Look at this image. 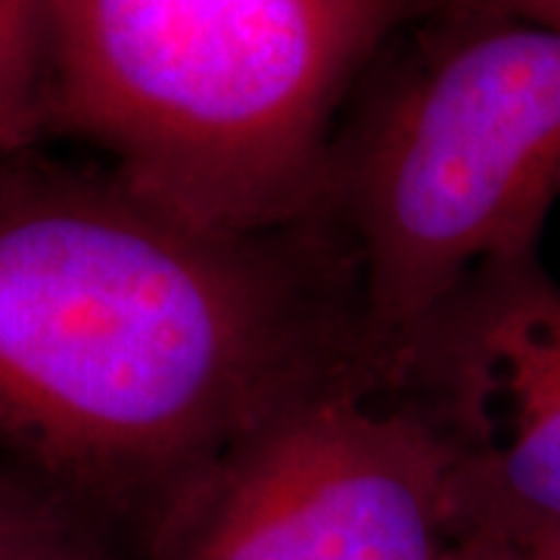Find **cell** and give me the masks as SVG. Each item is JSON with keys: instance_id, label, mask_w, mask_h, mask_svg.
<instances>
[{"instance_id": "2", "label": "cell", "mask_w": 560, "mask_h": 560, "mask_svg": "<svg viewBox=\"0 0 560 560\" xmlns=\"http://www.w3.org/2000/svg\"><path fill=\"white\" fill-rule=\"evenodd\" d=\"M436 0H50L47 135L184 219L320 224L327 150L383 47Z\"/></svg>"}, {"instance_id": "11", "label": "cell", "mask_w": 560, "mask_h": 560, "mask_svg": "<svg viewBox=\"0 0 560 560\" xmlns=\"http://www.w3.org/2000/svg\"><path fill=\"white\" fill-rule=\"evenodd\" d=\"M526 560H560V539L545 541L539 548L526 551Z\"/></svg>"}, {"instance_id": "3", "label": "cell", "mask_w": 560, "mask_h": 560, "mask_svg": "<svg viewBox=\"0 0 560 560\" xmlns=\"http://www.w3.org/2000/svg\"><path fill=\"white\" fill-rule=\"evenodd\" d=\"M560 197V28L436 7L383 47L327 150L320 224L359 283V371L477 271L536 253Z\"/></svg>"}, {"instance_id": "1", "label": "cell", "mask_w": 560, "mask_h": 560, "mask_svg": "<svg viewBox=\"0 0 560 560\" xmlns=\"http://www.w3.org/2000/svg\"><path fill=\"white\" fill-rule=\"evenodd\" d=\"M359 371L327 224L231 234L106 165L0 160V464L140 536L256 423Z\"/></svg>"}, {"instance_id": "5", "label": "cell", "mask_w": 560, "mask_h": 560, "mask_svg": "<svg viewBox=\"0 0 560 560\" xmlns=\"http://www.w3.org/2000/svg\"><path fill=\"white\" fill-rule=\"evenodd\" d=\"M377 386L433 427L455 464L464 539H560V283L536 253L464 280Z\"/></svg>"}, {"instance_id": "7", "label": "cell", "mask_w": 560, "mask_h": 560, "mask_svg": "<svg viewBox=\"0 0 560 560\" xmlns=\"http://www.w3.org/2000/svg\"><path fill=\"white\" fill-rule=\"evenodd\" d=\"M62 508L50 492L0 464V560H20Z\"/></svg>"}, {"instance_id": "4", "label": "cell", "mask_w": 560, "mask_h": 560, "mask_svg": "<svg viewBox=\"0 0 560 560\" xmlns=\"http://www.w3.org/2000/svg\"><path fill=\"white\" fill-rule=\"evenodd\" d=\"M138 539L143 560H442L458 474L408 401L349 371L231 442Z\"/></svg>"}, {"instance_id": "6", "label": "cell", "mask_w": 560, "mask_h": 560, "mask_svg": "<svg viewBox=\"0 0 560 560\" xmlns=\"http://www.w3.org/2000/svg\"><path fill=\"white\" fill-rule=\"evenodd\" d=\"M50 0H0V160L47 138Z\"/></svg>"}, {"instance_id": "9", "label": "cell", "mask_w": 560, "mask_h": 560, "mask_svg": "<svg viewBox=\"0 0 560 560\" xmlns=\"http://www.w3.org/2000/svg\"><path fill=\"white\" fill-rule=\"evenodd\" d=\"M436 7H477V10H499L514 13L523 20L541 22L560 28V0H436Z\"/></svg>"}, {"instance_id": "10", "label": "cell", "mask_w": 560, "mask_h": 560, "mask_svg": "<svg viewBox=\"0 0 560 560\" xmlns=\"http://www.w3.org/2000/svg\"><path fill=\"white\" fill-rule=\"evenodd\" d=\"M442 560H526V551H517L504 541L470 536V539H460Z\"/></svg>"}, {"instance_id": "8", "label": "cell", "mask_w": 560, "mask_h": 560, "mask_svg": "<svg viewBox=\"0 0 560 560\" xmlns=\"http://www.w3.org/2000/svg\"><path fill=\"white\" fill-rule=\"evenodd\" d=\"M20 560H113V551L106 541V529L81 517L79 511L62 508Z\"/></svg>"}]
</instances>
